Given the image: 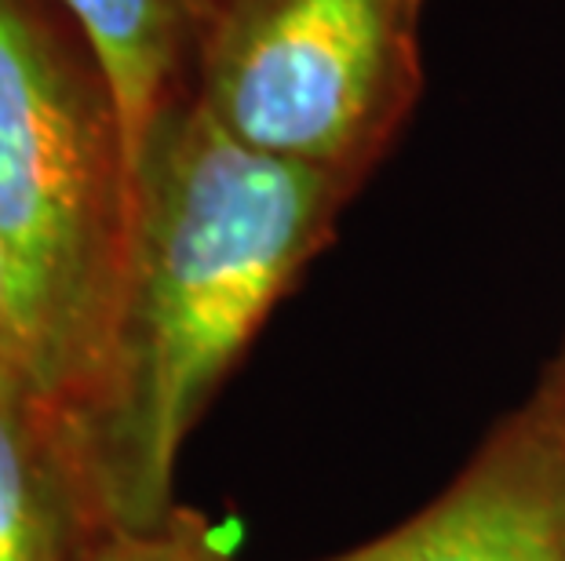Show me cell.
<instances>
[{"mask_svg": "<svg viewBox=\"0 0 565 561\" xmlns=\"http://www.w3.org/2000/svg\"><path fill=\"white\" fill-rule=\"evenodd\" d=\"M99 58L121 106L131 161L153 121L194 91L212 0H55Z\"/></svg>", "mask_w": 565, "mask_h": 561, "instance_id": "6", "label": "cell"}, {"mask_svg": "<svg viewBox=\"0 0 565 561\" xmlns=\"http://www.w3.org/2000/svg\"><path fill=\"white\" fill-rule=\"evenodd\" d=\"M103 525L70 416L0 365V561H77Z\"/></svg>", "mask_w": 565, "mask_h": 561, "instance_id": "5", "label": "cell"}, {"mask_svg": "<svg viewBox=\"0 0 565 561\" xmlns=\"http://www.w3.org/2000/svg\"><path fill=\"white\" fill-rule=\"evenodd\" d=\"M358 190L245 147L194 91L153 121L110 354L70 423L106 525H153L175 507L190 431Z\"/></svg>", "mask_w": 565, "mask_h": 561, "instance_id": "1", "label": "cell"}, {"mask_svg": "<svg viewBox=\"0 0 565 561\" xmlns=\"http://www.w3.org/2000/svg\"><path fill=\"white\" fill-rule=\"evenodd\" d=\"M136 216L121 106L55 0H0V256L26 376L77 420L110 354Z\"/></svg>", "mask_w": 565, "mask_h": 561, "instance_id": "2", "label": "cell"}, {"mask_svg": "<svg viewBox=\"0 0 565 561\" xmlns=\"http://www.w3.org/2000/svg\"><path fill=\"white\" fill-rule=\"evenodd\" d=\"M0 365H19V368H22L15 314H11V289H8L4 256H0ZM22 373H26V368H22Z\"/></svg>", "mask_w": 565, "mask_h": 561, "instance_id": "8", "label": "cell"}, {"mask_svg": "<svg viewBox=\"0 0 565 561\" xmlns=\"http://www.w3.org/2000/svg\"><path fill=\"white\" fill-rule=\"evenodd\" d=\"M77 561H234V554L220 525L175 504L153 525H103Z\"/></svg>", "mask_w": 565, "mask_h": 561, "instance_id": "7", "label": "cell"}, {"mask_svg": "<svg viewBox=\"0 0 565 561\" xmlns=\"http://www.w3.org/2000/svg\"><path fill=\"white\" fill-rule=\"evenodd\" d=\"M424 0H212L194 99L245 147L362 186L424 91Z\"/></svg>", "mask_w": 565, "mask_h": 561, "instance_id": "3", "label": "cell"}, {"mask_svg": "<svg viewBox=\"0 0 565 561\" xmlns=\"http://www.w3.org/2000/svg\"><path fill=\"white\" fill-rule=\"evenodd\" d=\"M324 561H565V346L438 499Z\"/></svg>", "mask_w": 565, "mask_h": 561, "instance_id": "4", "label": "cell"}]
</instances>
